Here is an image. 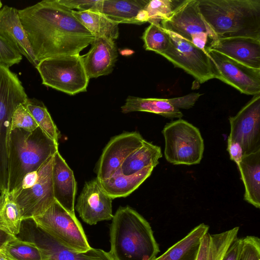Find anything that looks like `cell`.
<instances>
[{
    "instance_id": "1",
    "label": "cell",
    "mask_w": 260,
    "mask_h": 260,
    "mask_svg": "<svg viewBox=\"0 0 260 260\" xmlns=\"http://www.w3.org/2000/svg\"><path fill=\"white\" fill-rule=\"evenodd\" d=\"M57 0H43L18 10L38 61L52 57L79 54L94 37Z\"/></svg>"
},
{
    "instance_id": "2",
    "label": "cell",
    "mask_w": 260,
    "mask_h": 260,
    "mask_svg": "<svg viewBox=\"0 0 260 260\" xmlns=\"http://www.w3.org/2000/svg\"><path fill=\"white\" fill-rule=\"evenodd\" d=\"M110 242L114 260H154L160 251L149 223L128 206L113 215Z\"/></svg>"
},
{
    "instance_id": "3",
    "label": "cell",
    "mask_w": 260,
    "mask_h": 260,
    "mask_svg": "<svg viewBox=\"0 0 260 260\" xmlns=\"http://www.w3.org/2000/svg\"><path fill=\"white\" fill-rule=\"evenodd\" d=\"M198 7L218 39L260 40V0H198Z\"/></svg>"
},
{
    "instance_id": "4",
    "label": "cell",
    "mask_w": 260,
    "mask_h": 260,
    "mask_svg": "<svg viewBox=\"0 0 260 260\" xmlns=\"http://www.w3.org/2000/svg\"><path fill=\"white\" fill-rule=\"evenodd\" d=\"M58 143L38 126L32 132L21 128L11 131L8 159V191L11 192L29 172L38 170L58 151Z\"/></svg>"
},
{
    "instance_id": "5",
    "label": "cell",
    "mask_w": 260,
    "mask_h": 260,
    "mask_svg": "<svg viewBox=\"0 0 260 260\" xmlns=\"http://www.w3.org/2000/svg\"><path fill=\"white\" fill-rule=\"evenodd\" d=\"M27 95L17 74L0 64V193L8 191L10 136L13 113Z\"/></svg>"
},
{
    "instance_id": "6",
    "label": "cell",
    "mask_w": 260,
    "mask_h": 260,
    "mask_svg": "<svg viewBox=\"0 0 260 260\" xmlns=\"http://www.w3.org/2000/svg\"><path fill=\"white\" fill-rule=\"evenodd\" d=\"M36 68L46 86L71 95L87 91L89 79L80 54L47 58Z\"/></svg>"
},
{
    "instance_id": "7",
    "label": "cell",
    "mask_w": 260,
    "mask_h": 260,
    "mask_svg": "<svg viewBox=\"0 0 260 260\" xmlns=\"http://www.w3.org/2000/svg\"><path fill=\"white\" fill-rule=\"evenodd\" d=\"M162 134L165 139V157L169 162L187 166L200 163L204 143L197 127L179 119L166 123Z\"/></svg>"
},
{
    "instance_id": "8",
    "label": "cell",
    "mask_w": 260,
    "mask_h": 260,
    "mask_svg": "<svg viewBox=\"0 0 260 260\" xmlns=\"http://www.w3.org/2000/svg\"><path fill=\"white\" fill-rule=\"evenodd\" d=\"M32 219L38 226L70 250L83 252L91 248L75 214L69 212L56 201L43 214Z\"/></svg>"
},
{
    "instance_id": "9",
    "label": "cell",
    "mask_w": 260,
    "mask_h": 260,
    "mask_svg": "<svg viewBox=\"0 0 260 260\" xmlns=\"http://www.w3.org/2000/svg\"><path fill=\"white\" fill-rule=\"evenodd\" d=\"M160 25L205 51L210 43L218 40L202 16L198 0H184L170 18L161 21Z\"/></svg>"
},
{
    "instance_id": "10",
    "label": "cell",
    "mask_w": 260,
    "mask_h": 260,
    "mask_svg": "<svg viewBox=\"0 0 260 260\" xmlns=\"http://www.w3.org/2000/svg\"><path fill=\"white\" fill-rule=\"evenodd\" d=\"M17 238L34 243L42 251L45 260H114L109 252L91 247L83 252L70 250L38 226L32 218L23 220Z\"/></svg>"
},
{
    "instance_id": "11",
    "label": "cell",
    "mask_w": 260,
    "mask_h": 260,
    "mask_svg": "<svg viewBox=\"0 0 260 260\" xmlns=\"http://www.w3.org/2000/svg\"><path fill=\"white\" fill-rule=\"evenodd\" d=\"M168 32L170 37L169 47L160 55L201 83L214 78L210 59L205 50L174 32Z\"/></svg>"
},
{
    "instance_id": "12",
    "label": "cell",
    "mask_w": 260,
    "mask_h": 260,
    "mask_svg": "<svg viewBox=\"0 0 260 260\" xmlns=\"http://www.w3.org/2000/svg\"><path fill=\"white\" fill-rule=\"evenodd\" d=\"M53 156L38 170L37 181L25 189H16L10 193L19 206L23 220L43 214L55 201L52 182Z\"/></svg>"
},
{
    "instance_id": "13",
    "label": "cell",
    "mask_w": 260,
    "mask_h": 260,
    "mask_svg": "<svg viewBox=\"0 0 260 260\" xmlns=\"http://www.w3.org/2000/svg\"><path fill=\"white\" fill-rule=\"evenodd\" d=\"M214 78L234 87L241 93L260 94V69L250 68L215 50L206 48Z\"/></svg>"
},
{
    "instance_id": "14",
    "label": "cell",
    "mask_w": 260,
    "mask_h": 260,
    "mask_svg": "<svg viewBox=\"0 0 260 260\" xmlns=\"http://www.w3.org/2000/svg\"><path fill=\"white\" fill-rule=\"evenodd\" d=\"M229 120L230 133L228 139L239 143L244 155L260 150V94L253 95Z\"/></svg>"
},
{
    "instance_id": "15",
    "label": "cell",
    "mask_w": 260,
    "mask_h": 260,
    "mask_svg": "<svg viewBox=\"0 0 260 260\" xmlns=\"http://www.w3.org/2000/svg\"><path fill=\"white\" fill-rule=\"evenodd\" d=\"M144 140L137 132H125L112 137L98 162L97 179L103 181L110 177L120 168L127 156L142 145Z\"/></svg>"
},
{
    "instance_id": "16",
    "label": "cell",
    "mask_w": 260,
    "mask_h": 260,
    "mask_svg": "<svg viewBox=\"0 0 260 260\" xmlns=\"http://www.w3.org/2000/svg\"><path fill=\"white\" fill-rule=\"evenodd\" d=\"M112 200L95 178L85 183L75 209L85 222L95 224L99 221L112 219Z\"/></svg>"
},
{
    "instance_id": "17",
    "label": "cell",
    "mask_w": 260,
    "mask_h": 260,
    "mask_svg": "<svg viewBox=\"0 0 260 260\" xmlns=\"http://www.w3.org/2000/svg\"><path fill=\"white\" fill-rule=\"evenodd\" d=\"M0 37L36 67L38 61L16 8L5 5L1 9Z\"/></svg>"
},
{
    "instance_id": "18",
    "label": "cell",
    "mask_w": 260,
    "mask_h": 260,
    "mask_svg": "<svg viewBox=\"0 0 260 260\" xmlns=\"http://www.w3.org/2000/svg\"><path fill=\"white\" fill-rule=\"evenodd\" d=\"M85 54L81 55L86 74L90 78L110 74L118 57L114 40L106 37L95 38Z\"/></svg>"
},
{
    "instance_id": "19",
    "label": "cell",
    "mask_w": 260,
    "mask_h": 260,
    "mask_svg": "<svg viewBox=\"0 0 260 260\" xmlns=\"http://www.w3.org/2000/svg\"><path fill=\"white\" fill-rule=\"evenodd\" d=\"M207 48L250 68L260 69V40L240 37L219 39Z\"/></svg>"
},
{
    "instance_id": "20",
    "label": "cell",
    "mask_w": 260,
    "mask_h": 260,
    "mask_svg": "<svg viewBox=\"0 0 260 260\" xmlns=\"http://www.w3.org/2000/svg\"><path fill=\"white\" fill-rule=\"evenodd\" d=\"M149 0H98L93 11L119 23L142 24L148 22L144 10Z\"/></svg>"
},
{
    "instance_id": "21",
    "label": "cell",
    "mask_w": 260,
    "mask_h": 260,
    "mask_svg": "<svg viewBox=\"0 0 260 260\" xmlns=\"http://www.w3.org/2000/svg\"><path fill=\"white\" fill-rule=\"evenodd\" d=\"M52 182L55 201L69 212L75 214L77 183L73 171L58 151L53 155Z\"/></svg>"
},
{
    "instance_id": "22",
    "label": "cell",
    "mask_w": 260,
    "mask_h": 260,
    "mask_svg": "<svg viewBox=\"0 0 260 260\" xmlns=\"http://www.w3.org/2000/svg\"><path fill=\"white\" fill-rule=\"evenodd\" d=\"M245 188L244 199L260 207V150L245 155L237 165Z\"/></svg>"
},
{
    "instance_id": "23",
    "label": "cell",
    "mask_w": 260,
    "mask_h": 260,
    "mask_svg": "<svg viewBox=\"0 0 260 260\" xmlns=\"http://www.w3.org/2000/svg\"><path fill=\"white\" fill-rule=\"evenodd\" d=\"M154 167L149 166L128 176L118 169L110 177L100 182L105 191L112 199L126 197L137 189L151 174Z\"/></svg>"
},
{
    "instance_id": "24",
    "label": "cell",
    "mask_w": 260,
    "mask_h": 260,
    "mask_svg": "<svg viewBox=\"0 0 260 260\" xmlns=\"http://www.w3.org/2000/svg\"><path fill=\"white\" fill-rule=\"evenodd\" d=\"M123 113L132 112H146L160 115L168 118L181 119L183 114L175 107L173 98H142L128 96L121 107Z\"/></svg>"
},
{
    "instance_id": "25",
    "label": "cell",
    "mask_w": 260,
    "mask_h": 260,
    "mask_svg": "<svg viewBox=\"0 0 260 260\" xmlns=\"http://www.w3.org/2000/svg\"><path fill=\"white\" fill-rule=\"evenodd\" d=\"M209 229L207 224L203 223L199 224L154 260H196L201 238L208 232Z\"/></svg>"
},
{
    "instance_id": "26",
    "label": "cell",
    "mask_w": 260,
    "mask_h": 260,
    "mask_svg": "<svg viewBox=\"0 0 260 260\" xmlns=\"http://www.w3.org/2000/svg\"><path fill=\"white\" fill-rule=\"evenodd\" d=\"M239 231L236 226L220 233H206L201 238L196 260H222Z\"/></svg>"
},
{
    "instance_id": "27",
    "label": "cell",
    "mask_w": 260,
    "mask_h": 260,
    "mask_svg": "<svg viewBox=\"0 0 260 260\" xmlns=\"http://www.w3.org/2000/svg\"><path fill=\"white\" fill-rule=\"evenodd\" d=\"M161 157L160 147L145 140L141 147L127 156L119 169L123 175H131L149 166L155 168Z\"/></svg>"
},
{
    "instance_id": "28",
    "label": "cell",
    "mask_w": 260,
    "mask_h": 260,
    "mask_svg": "<svg viewBox=\"0 0 260 260\" xmlns=\"http://www.w3.org/2000/svg\"><path fill=\"white\" fill-rule=\"evenodd\" d=\"M77 20L94 37L115 40L119 36L118 24L101 13L93 10L72 11Z\"/></svg>"
},
{
    "instance_id": "29",
    "label": "cell",
    "mask_w": 260,
    "mask_h": 260,
    "mask_svg": "<svg viewBox=\"0 0 260 260\" xmlns=\"http://www.w3.org/2000/svg\"><path fill=\"white\" fill-rule=\"evenodd\" d=\"M22 221L21 210L12 194L1 192L0 228L16 237L20 233Z\"/></svg>"
},
{
    "instance_id": "30",
    "label": "cell",
    "mask_w": 260,
    "mask_h": 260,
    "mask_svg": "<svg viewBox=\"0 0 260 260\" xmlns=\"http://www.w3.org/2000/svg\"><path fill=\"white\" fill-rule=\"evenodd\" d=\"M8 260H45L41 250L33 242L15 237L0 250Z\"/></svg>"
},
{
    "instance_id": "31",
    "label": "cell",
    "mask_w": 260,
    "mask_h": 260,
    "mask_svg": "<svg viewBox=\"0 0 260 260\" xmlns=\"http://www.w3.org/2000/svg\"><path fill=\"white\" fill-rule=\"evenodd\" d=\"M24 104L38 126L51 139L58 143L60 132L44 103L36 99L28 98Z\"/></svg>"
},
{
    "instance_id": "32",
    "label": "cell",
    "mask_w": 260,
    "mask_h": 260,
    "mask_svg": "<svg viewBox=\"0 0 260 260\" xmlns=\"http://www.w3.org/2000/svg\"><path fill=\"white\" fill-rule=\"evenodd\" d=\"M184 0H151L145 6L148 22L160 25L161 21L170 18Z\"/></svg>"
},
{
    "instance_id": "33",
    "label": "cell",
    "mask_w": 260,
    "mask_h": 260,
    "mask_svg": "<svg viewBox=\"0 0 260 260\" xmlns=\"http://www.w3.org/2000/svg\"><path fill=\"white\" fill-rule=\"evenodd\" d=\"M142 39L146 50L153 51L159 54L166 50L170 44L168 31L161 25L153 23L145 29Z\"/></svg>"
},
{
    "instance_id": "34",
    "label": "cell",
    "mask_w": 260,
    "mask_h": 260,
    "mask_svg": "<svg viewBox=\"0 0 260 260\" xmlns=\"http://www.w3.org/2000/svg\"><path fill=\"white\" fill-rule=\"evenodd\" d=\"M38 126L24 104L19 105L12 116L11 131L15 128H21L26 131L32 132Z\"/></svg>"
},
{
    "instance_id": "35",
    "label": "cell",
    "mask_w": 260,
    "mask_h": 260,
    "mask_svg": "<svg viewBox=\"0 0 260 260\" xmlns=\"http://www.w3.org/2000/svg\"><path fill=\"white\" fill-rule=\"evenodd\" d=\"M241 240L238 260H260L259 238L254 236H247Z\"/></svg>"
},
{
    "instance_id": "36",
    "label": "cell",
    "mask_w": 260,
    "mask_h": 260,
    "mask_svg": "<svg viewBox=\"0 0 260 260\" xmlns=\"http://www.w3.org/2000/svg\"><path fill=\"white\" fill-rule=\"evenodd\" d=\"M22 59V56L0 37V64L10 68Z\"/></svg>"
},
{
    "instance_id": "37",
    "label": "cell",
    "mask_w": 260,
    "mask_h": 260,
    "mask_svg": "<svg viewBox=\"0 0 260 260\" xmlns=\"http://www.w3.org/2000/svg\"><path fill=\"white\" fill-rule=\"evenodd\" d=\"M58 2L65 7L78 11L93 10L98 0H57Z\"/></svg>"
},
{
    "instance_id": "38",
    "label": "cell",
    "mask_w": 260,
    "mask_h": 260,
    "mask_svg": "<svg viewBox=\"0 0 260 260\" xmlns=\"http://www.w3.org/2000/svg\"><path fill=\"white\" fill-rule=\"evenodd\" d=\"M227 151L231 160L238 165L242 160L244 153L240 144L235 141L228 139Z\"/></svg>"
},
{
    "instance_id": "39",
    "label": "cell",
    "mask_w": 260,
    "mask_h": 260,
    "mask_svg": "<svg viewBox=\"0 0 260 260\" xmlns=\"http://www.w3.org/2000/svg\"><path fill=\"white\" fill-rule=\"evenodd\" d=\"M241 243V238L237 237L229 247L222 260H238Z\"/></svg>"
},
{
    "instance_id": "40",
    "label": "cell",
    "mask_w": 260,
    "mask_h": 260,
    "mask_svg": "<svg viewBox=\"0 0 260 260\" xmlns=\"http://www.w3.org/2000/svg\"><path fill=\"white\" fill-rule=\"evenodd\" d=\"M15 237L0 228V250L8 241Z\"/></svg>"
},
{
    "instance_id": "41",
    "label": "cell",
    "mask_w": 260,
    "mask_h": 260,
    "mask_svg": "<svg viewBox=\"0 0 260 260\" xmlns=\"http://www.w3.org/2000/svg\"><path fill=\"white\" fill-rule=\"evenodd\" d=\"M3 7V4H2V2H1V1H0V11L1 10V9Z\"/></svg>"
}]
</instances>
